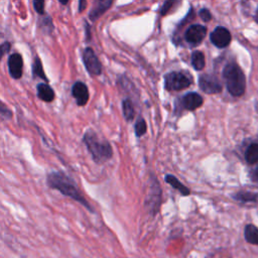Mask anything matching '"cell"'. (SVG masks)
Returning a JSON list of instances; mask_svg holds the SVG:
<instances>
[{
  "label": "cell",
  "mask_w": 258,
  "mask_h": 258,
  "mask_svg": "<svg viewBox=\"0 0 258 258\" xmlns=\"http://www.w3.org/2000/svg\"><path fill=\"white\" fill-rule=\"evenodd\" d=\"M223 78L228 92L235 97L242 96L246 89V78L236 62H229L223 70Z\"/></svg>",
  "instance_id": "obj_3"
},
{
  "label": "cell",
  "mask_w": 258,
  "mask_h": 258,
  "mask_svg": "<svg viewBox=\"0 0 258 258\" xmlns=\"http://www.w3.org/2000/svg\"><path fill=\"white\" fill-rule=\"evenodd\" d=\"M200 89L206 94H218L222 91V84L214 75L204 74L199 78Z\"/></svg>",
  "instance_id": "obj_7"
},
{
  "label": "cell",
  "mask_w": 258,
  "mask_h": 258,
  "mask_svg": "<svg viewBox=\"0 0 258 258\" xmlns=\"http://www.w3.org/2000/svg\"><path fill=\"white\" fill-rule=\"evenodd\" d=\"M32 74H33V77H38V78L44 80L45 82L48 81V79L46 78V76L44 74L41 60L37 56L34 57V60H33V63H32Z\"/></svg>",
  "instance_id": "obj_21"
},
{
  "label": "cell",
  "mask_w": 258,
  "mask_h": 258,
  "mask_svg": "<svg viewBox=\"0 0 258 258\" xmlns=\"http://www.w3.org/2000/svg\"><path fill=\"white\" fill-rule=\"evenodd\" d=\"M0 114H1V118L4 119H10L12 117V113L11 111L5 106V104H1V110H0Z\"/></svg>",
  "instance_id": "obj_24"
},
{
  "label": "cell",
  "mask_w": 258,
  "mask_h": 258,
  "mask_svg": "<svg viewBox=\"0 0 258 258\" xmlns=\"http://www.w3.org/2000/svg\"><path fill=\"white\" fill-rule=\"evenodd\" d=\"M86 5H87V1L85 0H82L79 2V11H83L85 8H86Z\"/></svg>",
  "instance_id": "obj_29"
},
{
  "label": "cell",
  "mask_w": 258,
  "mask_h": 258,
  "mask_svg": "<svg viewBox=\"0 0 258 258\" xmlns=\"http://www.w3.org/2000/svg\"><path fill=\"white\" fill-rule=\"evenodd\" d=\"M233 199L242 204H258V194L251 191H238Z\"/></svg>",
  "instance_id": "obj_15"
},
{
  "label": "cell",
  "mask_w": 258,
  "mask_h": 258,
  "mask_svg": "<svg viewBox=\"0 0 258 258\" xmlns=\"http://www.w3.org/2000/svg\"><path fill=\"white\" fill-rule=\"evenodd\" d=\"M199 15H200V17H201L205 22H208V21H210V20L212 19V14H211L210 10L207 9V8H202V9L200 10V12H199Z\"/></svg>",
  "instance_id": "obj_23"
},
{
  "label": "cell",
  "mask_w": 258,
  "mask_h": 258,
  "mask_svg": "<svg viewBox=\"0 0 258 258\" xmlns=\"http://www.w3.org/2000/svg\"><path fill=\"white\" fill-rule=\"evenodd\" d=\"M33 7L38 14H44V1H33Z\"/></svg>",
  "instance_id": "obj_25"
},
{
  "label": "cell",
  "mask_w": 258,
  "mask_h": 258,
  "mask_svg": "<svg viewBox=\"0 0 258 258\" xmlns=\"http://www.w3.org/2000/svg\"><path fill=\"white\" fill-rule=\"evenodd\" d=\"M37 97L44 102H51L53 101L55 95L50 86L44 83H40L37 85Z\"/></svg>",
  "instance_id": "obj_14"
},
{
  "label": "cell",
  "mask_w": 258,
  "mask_h": 258,
  "mask_svg": "<svg viewBox=\"0 0 258 258\" xmlns=\"http://www.w3.org/2000/svg\"><path fill=\"white\" fill-rule=\"evenodd\" d=\"M207 35V27L201 24L190 25L184 33L186 42L191 45H199Z\"/></svg>",
  "instance_id": "obj_8"
},
{
  "label": "cell",
  "mask_w": 258,
  "mask_h": 258,
  "mask_svg": "<svg viewBox=\"0 0 258 258\" xmlns=\"http://www.w3.org/2000/svg\"><path fill=\"white\" fill-rule=\"evenodd\" d=\"M46 181L49 187L54 188L60 191L62 195L82 204L88 211L92 213L94 212L93 208L90 206V204L82 195L75 180L72 177H70L68 174L61 171H52L47 174Z\"/></svg>",
  "instance_id": "obj_1"
},
{
  "label": "cell",
  "mask_w": 258,
  "mask_h": 258,
  "mask_svg": "<svg viewBox=\"0 0 258 258\" xmlns=\"http://www.w3.org/2000/svg\"><path fill=\"white\" fill-rule=\"evenodd\" d=\"M83 142L97 163H103L112 158L113 150L106 139L100 138L93 130H88L83 137Z\"/></svg>",
  "instance_id": "obj_2"
},
{
  "label": "cell",
  "mask_w": 258,
  "mask_h": 258,
  "mask_svg": "<svg viewBox=\"0 0 258 258\" xmlns=\"http://www.w3.org/2000/svg\"><path fill=\"white\" fill-rule=\"evenodd\" d=\"M160 204H161V189L157 180H155V183H152L150 185V190L147 194L144 205L147 211L150 213V215L155 216L159 212Z\"/></svg>",
  "instance_id": "obj_5"
},
{
  "label": "cell",
  "mask_w": 258,
  "mask_h": 258,
  "mask_svg": "<svg viewBox=\"0 0 258 258\" xmlns=\"http://www.w3.org/2000/svg\"><path fill=\"white\" fill-rule=\"evenodd\" d=\"M10 46H11V44H10V42H8V41H5V42H3V43L1 44V46H0V49H1V56H3L6 52L9 51Z\"/></svg>",
  "instance_id": "obj_27"
},
{
  "label": "cell",
  "mask_w": 258,
  "mask_h": 258,
  "mask_svg": "<svg viewBox=\"0 0 258 258\" xmlns=\"http://www.w3.org/2000/svg\"><path fill=\"white\" fill-rule=\"evenodd\" d=\"M164 180H165V182L169 183L173 188L177 189L182 196H188L189 195V192H190L189 189L185 185H183L174 175L166 174L165 177H164Z\"/></svg>",
  "instance_id": "obj_17"
},
{
  "label": "cell",
  "mask_w": 258,
  "mask_h": 258,
  "mask_svg": "<svg viewBox=\"0 0 258 258\" xmlns=\"http://www.w3.org/2000/svg\"><path fill=\"white\" fill-rule=\"evenodd\" d=\"M250 175H251V178H252L254 181L258 182V166H257L255 169H253V170L251 171Z\"/></svg>",
  "instance_id": "obj_28"
},
{
  "label": "cell",
  "mask_w": 258,
  "mask_h": 258,
  "mask_svg": "<svg viewBox=\"0 0 258 258\" xmlns=\"http://www.w3.org/2000/svg\"><path fill=\"white\" fill-rule=\"evenodd\" d=\"M9 74L13 79H20L23 71V59L20 53H12L8 58Z\"/></svg>",
  "instance_id": "obj_10"
},
{
  "label": "cell",
  "mask_w": 258,
  "mask_h": 258,
  "mask_svg": "<svg viewBox=\"0 0 258 258\" xmlns=\"http://www.w3.org/2000/svg\"><path fill=\"white\" fill-rule=\"evenodd\" d=\"M187 72H170L164 76V87L167 91H180L191 85Z\"/></svg>",
  "instance_id": "obj_4"
},
{
  "label": "cell",
  "mask_w": 258,
  "mask_h": 258,
  "mask_svg": "<svg viewBox=\"0 0 258 258\" xmlns=\"http://www.w3.org/2000/svg\"><path fill=\"white\" fill-rule=\"evenodd\" d=\"M244 238L247 243L258 246V228L252 224L246 225L244 228Z\"/></svg>",
  "instance_id": "obj_16"
},
{
  "label": "cell",
  "mask_w": 258,
  "mask_h": 258,
  "mask_svg": "<svg viewBox=\"0 0 258 258\" xmlns=\"http://www.w3.org/2000/svg\"><path fill=\"white\" fill-rule=\"evenodd\" d=\"M72 95L79 106H85L89 101L88 87L82 82H76L72 88Z\"/></svg>",
  "instance_id": "obj_11"
},
{
  "label": "cell",
  "mask_w": 258,
  "mask_h": 258,
  "mask_svg": "<svg viewBox=\"0 0 258 258\" xmlns=\"http://www.w3.org/2000/svg\"><path fill=\"white\" fill-rule=\"evenodd\" d=\"M206 60L205 55L202 51L196 50L191 54V66L196 71H202L205 68Z\"/></svg>",
  "instance_id": "obj_19"
},
{
  "label": "cell",
  "mask_w": 258,
  "mask_h": 258,
  "mask_svg": "<svg viewBox=\"0 0 258 258\" xmlns=\"http://www.w3.org/2000/svg\"><path fill=\"white\" fill-rule=\"evenodd\" d=\"M204 103L202 96L196 92H189L185 94L181 99V105L183 109L187 111H195L200 108Z\"/></svg>",
  "instance_id": "obj_12"
},
{
  "label": "cell",
  "mask_w": 258,
  "mask_h": 258,
  "mask_svg": "<svg viewBox=\"0 0 258 258\" xmlns=\"http://www.w3.org/2000/svg\"><path fill=\"white\" fill-rule=\"evenodd\" d=\"M112 4H113V2L111 0H100V1L95 2V5L93 6L92 10L89 13L90 19L92 21H95L98 18H100Z\"/></svg>",
  "instance_id": "obj_13"
},
{
  "label": "cell",
  "mask_w": 258,
  "mask_h": 258,
  "mask_svg": "<svg viewBox=\"0 0 258 258\" xmlns=\"http://www.w3.org/2000/svg\"><path fill=\"white\" fill-rule=\"evenodd\" d=\"M210 39L215 46L219 48H224L230 44L232 36L227 28L223 26H218L212 31Z\"/></svg>",
  "instance_id": "obj_9"
},
{
  "label": "cell",
  "mask_w": 258,
  "mask_h": 258,
  "mask_svg": "<svg viewBox=\"0 0 258 258\" xmlns=\"http://www.w3.org/2000/svg\"><path fill=\"white\" fill-rule=\"evenodd\" d=\"M245 159L250 164L258 162V143H253L248 146L245 152Z\"/></svg>",
  "instance_id": "obj_20"
},
{
  "label": "cell",
  "mask_w": 258,
  "mask_h": 258,
  "mask_svg": "<svg viewBox=\"0 0 258 258\" xmlns=\"http://www.w3.org/2000/svg\"><path fill=\"white\" fill-rule=\"evenodd\" d=\"M173 3L174 2H172V1H165L163 3V5L161 6V9H160L161 15H165L167 13V11L170 9V7L173 5Z\"/></svg>",
  "instance_id": "obj_26"
},
{
  "label": "cell",
  "mask_w": 258,
  "mask_h": 258,
  "mask_svg": "<svg viewBox=\"0 0 258 258\" xmlns=\"http://www.w3.org/2000/svg\"><path fill=\"white\" fill-rule=\"evenodd\" d=\"M122 111H123V115L124 118L130 122L134 119L135 117V109L133 106L132 101L129 98H126L122 101Z\"/></svg>",
  "instance_id": "obj_18"
},
{
  "label": "cell",
  "mask_w": 258,
  "mask_h": 258,
  "mask_svg": "<svg viewBox=\"0 0 258 258\" xmlns=\"http://www.w3.org/2000/svg\"><path fill=\"white\" fill-rule=\"evenodd\" d=\"M146 129H147V125L145 120L139 117L135 123V135L137 137H141L146 132Z\"/></svg>",
  "instance_id": "obj_22"
},
{
  "label": "cell",
  "mask_w": 258,
  "mask_h": 258,
  "mask_svg": "<svg viewBox=\"0 0 258 258\" xmlns=\"http://www.w3.org/2000/svg\"><path fill=\"white\" fill-rule=\"evenodd\" d=\"M82 55L86 70L93 76H99L102 73V64L95 51L91 47H86Z\"/></svg>",
  "instance_id": "obj_6"
}]
</instances>
